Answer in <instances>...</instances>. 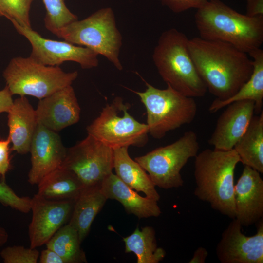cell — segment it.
Returning <instances> with one entry per match:
<instances>
[{"instance_id": "cell-1", "label": "cell", "mask_w": 263, "mask_h": 263, "mask_svg": "<svg viewBox=\"0 0 263 263\" xmlns=\"http://www.w3.org/2000/svg\"><path fill=\"white\" fill-rule=\"evenodd\" d=\"M188 48L207 90L220 100L233 95L252 73L247 54L229 43L199 37L188 39Z\"/></svg>"}, {"instance_id": "cell-2", "label": "cell", "mask_w": 263, "mask_h": 263, "mask_svg": "<svg viewBox=\"0 0 263 263\" xmlns=\"http://www.w3.org/2000/svg\"><path fill=\"white\" fill-rule=\"evenodd\" d=\"M194 21L201 38L229 43L247 54L263 42V16L241 14L220 0H207L197 9Z\"/></svg>"}, {"instance_id": "cell-3", "label": "cell", "mask_w": 263, "mask_h": 263, "mask_svg": "<svg viewBox=\"0 0 263 263\" xmlns=\"http://www.w3.org/2000/svg\"><path fill=\"white\" fill-rule=\"evenodd\" d=\"M240 158L234 149H205L195 157L194 195L214 210L235 218L234 173Z\"/></svg>"}, {"instance_id": "cell-4", "label": "cell", "mask_w": 263, "mask_h": 263, "mask_svg": "<svg viewBox=\"0 0 263 263\" xmlns=\"http://www.w3.org/2000/svg\"><path fill=\"white\" fill-rule=\"evenodd\" d=\"M188 39L175 28L165 31L154 49L152 59L167 84L186 96L202 97L207 90L190 55Z\"/></svg>"}, {"instance_id": "cell-5", "label": "cell", "mask_w": 263, "mask_h": 263, "mask_svg": "<svg viewBox=\"0 0 263 263\" xmlns=\"http://www.w3.org/2000/svg\"><path fill=\"white\" fill-rule=\"evenodd\" d=\"M144 81L145 91H131L146 108L148 133L152 137L160 139L169 132L194 120L197 111L194 98L184 95L169 85L161 89Z\"/></svg>"}, {"instance_id": "cell-6", "label": "cell", "mask_w": 263, "mask_h": 263, "mask_svg": "<svg viewBox=\"0 0 263 263\" xmlns=\"http://www.w3.org/2000/svg\"><path fill=\"white\" fill-rule=\"evenodd\" d=\"M53 34L64 40L87 47L103 56L117 69H123L119 58L122 37L111 7L100 9L85 19L74 21Z\"/></svg>"}, {"instance_id": "cell-7", "label": "cell", "mask_w": 263, "mask_h": 263, "mask_svg": "<svg viewBox=\"0 0 263 263\" xmlns=\"http://www.w3.org/2000/svg\"><path fill=\"white\" fill-rule=\"evenodd\" d=\"M77 71L65 72L59 66H46L30 56L13 58L3 72L11 94L44 98L69 85L78 76Z\"/></svg>"}, {"instance_id": "cell-8", "label": "cell", "mask_w": 263, "mask_h": 263, "mask_svg": "<svg viewBox=\"0 0 263 263\" xmlns=\"http://www.w3.org/2000/svg\"><path fill=\"white\" fill-rule=\"evenodd\" d=\"M199 149L197 134L189 131L172 143L134 160L148 173L155 186L165 189L178 188L184 183L181 169L189 159L197 155Z\"/></svg>"}, {"instance_id": "cell-9", "label": "cell", "mask_w": 263, "mask_h": 263, "mask_svg": "<svg viewBox=\"0 0 263 263\" xmlns=\"http://www.w3.org/2000/svg\"><path fill=\"white\" fill-rule=\"evenodd\" d=\"M130 105L120 97L107 104L87 128L88 134L115 149L134 146L142 147L148 141L146 124L136 120L129 113Z\"/></svg>"}, {"instance_id": "cell-10", "label": "cell", "mask_w": 263, "mask_h": 263, "mask_svg": "<svg viewBox=\"0 0 263 263\" xmlns=\"http://www.w3.org/2000/svg\"><path fill=\"white\" fill-rule=\"evenodd\" d=\"M113 150L88 134L67 149L61 167L72 172L84 188L100 187L113 169Z\"/></svg>"}, {"instance_id": "cell-11", "label": "cell", "mask_w": 263, "mask_h": 263, "mask_svg": "<svg viewBox=\"0 0 263 263\" xmlns=\"http://www.w3.org/2000/svg\"><path fill=\"white\" fill-rule=\"evenodd\" d=\"M11 22L17 31L30 43L32 51L30 57L39 63L59 66L64 62L74 61L82 69H91L98 65V55L87 47L66 40L45 38L32 28L21 26L15 21Z\"/></svg>"}, {"instance_id": "cell-12", "label": "cell", "mask_w": 263, "mask_h": 263, "mask_svg": "<svg viewBox=\"0 0 263 263\" xmlns=\"http://www.w3.org/2000/svg\"><path fill=\"white\" fill-rule=\"evenodd\" d=\"M257 223L256 233L248 236L242 231V226L232 219L221 234L216 256L221 263H263V220Z\"/></svg>"}, {"instance_id": "cell-13", "label": "cell", "mask_w": 263, "mask_h": 263, "mask_svg": "<svg viewBox=\"0 0 263 263\" xmlns=\"http://www.w3.org/2000/svg\"><path fill=\"white\" fill-rule=\"evenodd\" d=\"M75 201L46 199L37 193L31 198L29 225L30 247L42 246L70 219Z\"/></svg>"}, {"instance_id": "cell-14", "label": "cell", "mask_w": 263, "mask_h": 263, "mask_svg": "<svg viewBox=\"0 0 263 263\" xmlns=\"http://www.w3.org/2000/svg\"><path fill=\"white\" fill-rule=\"evenodd\" d=\"M31 168L28 181L38 185L47 175L61 166L67 149L55 131L38 124L31 143Z\"/></svg>"}, {"instance_id": "cell-15", "label": "cell", "mask_w": 263, "mask_h": 263, "mask_svg": "<svg viewBox=\"0 0 263 263\" xmlns=\"http://www.w3.org/2000/svg\"><path fill=\"white\" fill-rule=\"evenodd\" d=\"M35 110L38 124L57 132L77 123L81 110L69 85L40 99Z\"/></svg>"}, {"instance_id": "cell-16", "label": "cell", "mask_w": 263, "mask_h": 263, "mask_svg": "<svg viewBox=\"0 0 263 263\" xmlns=\"http://www.w3.org/2000/svg\"><path fill=\"white\" fill-rule=\"evenodd\" d=\"M218 117L215 129L208 140L209 145L217 150L233 149L244 134L255 113V103L251 100L232 102Z\"/></svg>"}, {"instance_id": "cell-17", "label": "cell", "mask_w": 263, "mask_h": 263, "mask_svg": "<svg viewBox=\"0 0 263 263\" xmlns=\"http://www.w3.org/2000/svg\"><path fill=\"white\" fill-rule=\"evenodd\" d=\"M260 174L244 166L234 185L235 218L242 226L256 224L263 218V180Z\"/></svg>"}, {"instance_id": "cell-18", "label": "cell", "mask_w": 263, "mask_h": 263, "mask_svg": "<svg viewBox=\"0 0 263 263\" xmlns=\"http://www.w3.org/2000/svg\"><path fill=\"white\" fill-rule=\"evenodd\" d=\"M100 188L107 199L118 201L127 213L139 219L156 217L161 213L158 201L140 196L113 172L103 180Z\"/></svg>"}, {"instance_id": "cell-19", "label": "cell", "mask_w": 263, "mask_h": 263, "mask_svg": "<svg viewBox=\"0 0 263 263\" xmlns=\"http://www.w3.org/2000/svg\"><path fill=\"white\" fill-rule=\"evenodd\" d=\"M7 113L11 150L20 154H26L30 151L38 125L36 110L25 96H20L14 100Z\"/></svg>"}, {"instance_id": "cell-20", "label": "cell", "mask_w": 263, "mask_h": 263, "mask_svg": "<svg viewBox=\"0 0 263 263\" xmlns=\"http://www.w3.org/2000/svg\"><path fill=\"white\" fill-rule=\"evenodd\" d=\"M113 169L116 175L127 185L137 192L157 201L160 196L148 174L128 152V147L113 149Z\"/></svg>"}, {"instance_id": "cell-21", "label": "cell", "mask_w": 263, "mask_h": 263, "mask_svg": "<svg viewBox=\"0 0 263 263\" xmlns=\"http://www.w3.org/2000/svg\"><path fill=\"white\" fill-rule=\"evenodd\" d=\"M252 58L253 71L249 78L231 97L220 100L215 98L210 105V113H216L236 101L251 100L255 103V113L259 114L263 103V50L256 49L249 54Z\"/></svg>"}, {"instance_id": "cell-22", "label": "cell", "mask_w": 263, "mask_h": 263, "mask_svg": "<svg viewBox=\"0 0 263 263\" xmlns=\"http://www.w3.org/2000/svg\"><path fill=\"white\" fill-rule=\"evenodd\" d=\"M107 200L100 187L84 188L75 200L68 224L77 231L81 242L88 234L92 224Z\"/></svg>"}, {"instance_id": "cell-23", "label": "cell", "mask_w": 263, "mask_h": 263, "mask_svg": "<svg viewBox=\"0 0 263 263\" xmlns=\"http://www.w3.org/2000/svg\"><path fill=\"white\" fill-rule=\"evenodd\" d=\"M38 185V194L54 201H75L84 188L72 172L61 166L45 176Z\"/></svg>"}, {"instance_id": "cell-24", "label": "cell", "mask_w": 263, "mask_h": 263, "mask_svg": "<svg viewBox=\"0 0 263 263\" xmlns=\"http://www.w3.org/2000/svg\"><path fill=\"white\" fill-rule=\"evenodd\" d=\"M254 115L246 130L233 149L240 162L263 173V112Z\"/></svg>"}, {"instance_id": "cell-25", "label": "cell", "mask_w": 263, "mask_h": 263, "mask_svg": "<svg viewBox=\"0 0 263 263\" xmlns=\"http://www.w3.org/2000/svg\"><path fill=\"white\" fill-rule=\"evenodd\" d=\"M125 252H132L136 256L137 263H158L166 255L165 250L157 246L155 231L147 226L140 230L138 227L130 235L123 239Z\"/></svg>"}, {"instance_id": "cell-26", "label": "cell", "mask_w": 263, "mask_h": 263, "mask_svg": "<svg viewBox=\"0 0 263 263\" xmlns=\"http://www.w3.org/2000/svg\"><path fill=\"white\" fill-rule=\"evenodd\" d=\"M81 243L77 231L67 224L59 228L45 244L47 248L58 254L65 263H87Z\"/></svg>"}, {"instance_id": "cell-27", "label": "cell", "mask_w": 263, "mask_h": 263, "mask_svg": "<svg viewBox=\"0 0 263 263\" xmlns=\"http://www.w3.org/2000/svg\"><path fill=\"white\" fill-rule=\"evenodd\" d=\"M46 10L44 19L46 28L53 34L56 31L78 19L67 7L64 0H42Z\"/></svg>"}, {"instance_id": "cell-28", "label": "cell", "mask_w": 263, "mask_h": 263, "mask_svg": "<svg viewBox=\"0 0 263 263\" xmlns=\"http://www.w3.org/2000/svg\"><path fill=\"white\" fill-rule=\"evenodd\" d=\"M34 0H0V17L31 28L30 10Z\"/></svg>"}, {"instance_id": "cell-29", "label": "cell", "mask_w": 263, "mask_h": 263, "mask_svg": "<svg viewBox=\"0 0 263 263\" xmlns=\"http://www.w3.org/2000/svg\"><path fill=\"white\" fill-rule=\"evenodd\" d=\"M0 255L4 263H37L39 252L36 248L13 245L3 248Z\"/></svg>"}, {"instance_id": "cell-30", "label": "cell", "mask_w": 263, "mask_h": 263, "mask_svg": "<svg viewBox=\"0 0 263 263\" xmlns=\"http://www.w3.org/2000/svg\"><path fill=\"white\" fill-rule=\"evenodd\" d=\"M0 203L22 213L31 211V198L19 196L3 180L0 182Z\"/></svg>"}, {"instance_id": "cell-31", "label": "cell", "mask_w": 263, "mask_h": 263, "mask_svg": "<svg viewBox=\"0 0 263 263\" xmlns=\"http://www.w3.org/2000/svg\"><path fill=\"white\" fill-rule=\"evenodd\" d=\"M207 0H160L163 6H166L174 13H179L190 9H199Z\"/></svg>"}, {"instance_id": "cell-32", "label": "cell", "mask_w": 263, "mask_h": 263, "mask_svg": "<svg viewBox=\"0 0 263 263\" xmlns=\"http://www.w3.org/2000/svg\"><path fill=\"white\" fill-rule=\"evenodd\" d=\"M11 141L8 137L5 139H0V176L5 181L6 173L10 169L9 145Z\"/></svg>"}, {"instance_id": "cell-33", "label": "cell", "mask_w": 263, "mask_h": 263, "mask_svg": "<svg viewBox=\"0 0 263 263\" xmlns=\"http://www.w3.org/2000/svg\"><path fill=\"white\" fill-rule=\"evenodd\" d=\"M12 95L7 86L0 91V113L10 110L14 101Z\"/></svg>"}, {"instance_id": "cell-34", "label": "cell", "mask_w": 263, "mask_h": 263, "mask_svg": "<svg viewBox=\"0 0 263 263\" xmlns=\"http://www.w3.org/2000/svg\"><path fill=\"white\" fill-rule=\"evenodd\" d=\"M245 14L250 17L263 16V0H246Z\"/></svg>"}, {"instance_id": "cell-35", "label": "cell", "mask_w": 263, "mask_h": 263, "mask_svg": "<svg viewBox=\"0 0 263 263\" xmlns=\"http://www.w3.org/2000/svg\"><path fill=\"white\" fill-rule=\"evenodd\" d=\"M38 259L40 263H65L58 254L48 248L41 251Z\"/></svg>"}, {"instance_id": "cell-36", "label": "cell", "mask_w": 263, "mask_h": 263, "mask_svg": "<svg viewBox=\"0 0 263 263\" xmlns=\"http://www.w3.org/2000/svg\"><path fill=\"white\" fill-rule=\"evenodd\" d=\"M208 252L205 247L200 246L194 251L192 258L188 263H205Z\"/></svg>"}, {"instance_id": "cell-37", "label": "cell", "mask_w": 263, "mask_h": 263, "mask_svg": "<svg viewBox=\"0 0 263 263\" xmlns=\"http://www.w3.org/2000/svg\"><path fill=\"white\" fill-rule=\"evenodd\" d=\"M8 234L5 229L0 226V247L4 245L7 241Z\"/></svg>"}]
</instances>
